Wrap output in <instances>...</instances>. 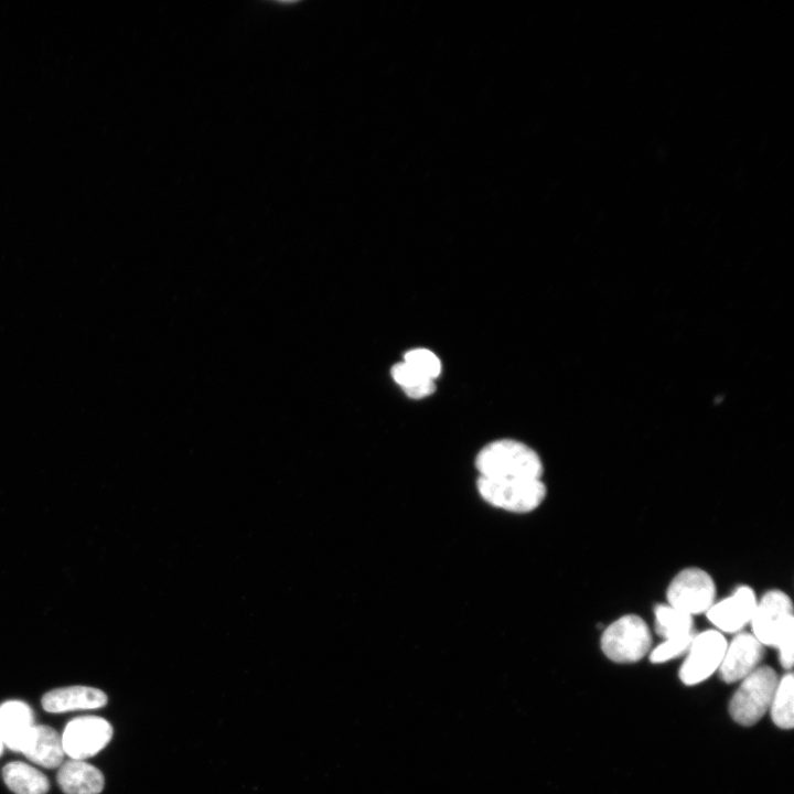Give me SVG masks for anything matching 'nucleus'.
Masks as SVG:
<instances>
[{
	"instance_id": "obj_12",
	"label": "nucleus",
	"mask_w": 794,
	"mask_h": 794,
	"mask_svg": "<svg viewBox=\"0 0 794 794\" xmlns=\"http://www.w3.org/2000/svg\"><path fill=\"white\" fill-rule=\"evenodd\" d=\"M42 707L47 712L58 713L71 710L96 709L107 704L106 694L95 687L68 686L55 688L42 697Z\"/></svg>"
},
{
	"instance_id": "obj_6",
	"label": "nucleus",
	"mask_w": 794,
	"mask_h": 794,
	"mask_svg": "<svg viewBox=\"0 0 794 794\" xmlns=\"http://www.w3.org/2000/svg\"><path fill=\"white\" fill-rule=\"evenodd\" d=\"M715 596L712 578L699 568L682 570L667 589L668 604L689 615L707 612L713 604Z\"/></svg>"
},
{
	"instance_id": "obj_1",
	"label": "nucleus",
	"mask_w": 794,
	"mask_h": 794,
	"mask_svg": "<svg viewBox=\"0 0 794 794\" xmlns=\"http://www.w3.org/2000/svg\"><path fill=\"white\" fill-rule=\"evenodd\" d=\"M480 476L489 479H540L543 463L538 454L526 444L496 440L485 446L476 457Z\"/></svg>"
},
{
	"instance_id": "obj_21",
	"label": "nucleus",
	"mask_w": 794,
	"mask_h": 794,
	"mask_svg": "<svg viewBox=\"0 0 794 794\" xmlns=\"http://www.w3.org/2000/svg\"><path fill=\"white\" fill-rule=\"evenodd\" d=\"M3 747H4V744H3V741H2V738L0 734V755L3 753Z\"/></svg>"
},
{
	"instance_id": "obj_13",
	"label": "nucleus",
	"mask_w": 794,
	"mask_h": 794,
	"mask_svg": "<svg viewBox=\"0 0 794 794\" xmlns=\"http://www.w3.org/2000/svg\"><path fill=\"white\" fill-rule=\"evenodd\" d=\"M57 783L65 794H99L105 785L103 773L83 760H67L61 764Z\"/></svg>"
},
{
	"instance_id": "obj_2",
	"label": "nucleus",
	"mask_w": 794,
	"mask_h": 794,
	"mask_svg": "<svg viewBox=\"0 0 794 794\" xmlns=\"http://www.w3.org/2000/svg\"><path fill=\"white\" fill-rule=\"evenodd\" d=\"M779 679L773 668L757 667L733 694L729 712L742 726L757 723L771 706Z\"/></svg>"
},
{
	"instance_id": "obj_8",
	"label": "nucleus",
	"mask_w": 794,
	"mask_h": 794,
	"mask_svg": "<svg viewBox=\"0 0 794 794\" xmlns=\"http://www.w3.org/2000/svg\"><path fill=\"white\" fill-rule=\"evenodd\" d=\"M112 727L104 718L83 716L71 720L62 734L64 752L74 760L97 754L110 741Z\"/></svg>"
},
{
	"instance_id": "obj_19",
	"label": "nucleus",
	"mask_w": 794,
	"mask_h": 794,
	"mask_svg": "<svg viewBox=\"0 0 794 794\" xmlns=\"http://www.w3.org/2000/svg\"><path fill=\"white\" fill-rule=\"evenodd\" d=\"M404 362L422 376L434 380L440 375L441 362L438 356L427 348H414L404 356Z\"/></svg>"
},
{
	"instance_id": "obj_10",
	"label": "nucleus",
	"mask_w": 794,
	"mask_h": 794,
	"mask_svg": "<svg viewBox=\"0 0 794 794\" xmlns=\"http://www.w3.org/2000/svg\"><path fill=\"white\" fill-rule=\"evenodd\" d=\"M757 603L753 590L742 586L732 596L713 603L707 616L720 631L734 633L751 622Z\"/></svg>"
},
{
	"instance_id": "obj_14",
	"label": "nucleus",
	"mask_w": 794,
	"mask_h": 794,
	"mask_svg": "<svg viewBox=\"0 0 794 794\" xmlns=\"http://www.w3.org/2000/svg\"><path fill=\"white\" fill-rule=\"evenodd\" d=\"M33 726V711L28 704L9 700L0 705V734L12 751L20 752Z\"/></svg>"
},
{
	"instance_id": "obj_4",
	"label": "nucleus",
	"mask_w": 794,
	"mask_h": 794,
	"mask_svg": "<svg viewBox=\"0 0 794 794\" xmlns=\"http://www.w3.org/2000/svg\"><path fill=\"white\" fill-rule=\"evenodd\" d=\"M652 644L647 624L637 615L629 614L610 624L602 634L603 653L616 663H633L644 657Z\"/></svg>"
},
{
	"instance_id": "obj_9",
	"label": "nucleus",
	"mask_w": 794,
	"mask_h": 794,
	"mask_svg": "<svg viewBox=\"0 0 794 794\" xmlns=\"http://www.w3.org/2000/svg\"><path fill=\"white\" fill-rule=\"evenodd\" d=\"M763 645L750 633H738L727 644L718 668L720 678L728 683L742 680L752 673L763 657Z\"/></svg>"
},
{
	"instance_id": "obj_3",
	"label": "nucleus",
	"mask_w": 794,
	"mask_h": 794,
	"mask_svg": "<svg viewBox=\"0 0 794 794\" xmlns=\"http://www.w3.org/2000/svg\"><path fill=\"white\" fill-rule=\"evenodd\" d=\"M478 490L493 506L516 513L535 509L546 496L540 479H489L480 476Z\"/></svg>"
},
{
	"instance_id": "obj_7",
	"label": "nucleus",
	"mask_w": 794,
	"mask_h": 794,
	"mask_svg": "<svg viewBox=\"0 0 794 794\" xmlns=\"http://www.w3.org/2000/svg\"><path fill=\"white\" fill-rule=\"evenodd\" d=\"M726 647V637L719 631L708 630L696 634L679 669L680 680L685 685H695L707 679L718 670Z\"/></svg>"
},
{
	"instance_id": "obj_16",
	"label": "nucleus",
	"mask_w": 794,
	"mask_h": 794,
	"mask_svg": "<svg viewBox=\"0 0 794 794\" xmlns=\"http://www.w3.org/2000/svg\"><path fill=\"white\" fill-rule=\"evenodd\" d=\"M793 699L794 677L787 673L779 680L770 706L773 722L782 729H792L794 726Z\"/></svg>"
},
{
	"instance_id": "obj_5",
	"label": "nucleus",
	"mask_w": 794,
	"mask_h": 794,
	"mask_svg": "<svg viewBox=\"0 0 794 794\" xmlns=\"http://www.w3.org/2000/svg\"><path fill=\"white\" fill-rule=\"evenodd\" d=\"M751 625L754 637L762 645L776 647L785 633L794 630L790 597L780 590L766 592L757 603Z\"/></svg>"
},
{
	"instance_id": "obj_18",
	"label": "nucleus",
	"mask_w": 794,
	"mask_h": 794,
	"mask_svg": "<svg viewBox=\"0 0 794 794\" xmlns=\"http://www.w3.org/2000/svg\"><path fill=\"white\" fill-rule=\"evenodd\" d=\"M391 376L410 398H423L436 388L434 380L422 376L404 361L393 366Z\"/></svg>"
},
{
	"instance_id": "obj_20",
	"label": "nucleus",
	"mask_w": 794,
	"mask_h": 794,
	"mask_svg": "<svg viewBox=\"0 0 794 794\" xmlns=\"http://www.w3.org/2000/svg\"><path fill=\"white\" fill-rule=\"evenodd\" d=\"M696 633L693 632L683 636L665 640L652 651L650 659L653 663H663L686 653Z\"/></svg>"
},
{
	"instance_id": "obj_15",
	"label": "nucleus",
	"mask_w": 794,
	"mask_h": 794,
	"mask_svg": "<svg viewBox=\"0 0 794 794\" xmlns=\"http://www.w3.org/2000/svg\"><path fill=\"white\" fill-rule=\"evenodd\" d=\"M2 777L6 785L15 794H46L50 788L45 774L21 761L6 764L2 769Z\"/></svg>"
},
{
	"instance_id": "obj_17",
	"label": "nucleus",
	"mask_w": 794,
	"mask_h": 794,
	"mask_svg": "<svg viewBox=\"0 0 794 794\" xmlns=\"http://www.w3.org/2000/svg\"><path fill=\"white\" fill-rule=\"evenodd\" d=\"M656 632L664 640L693 633L691 615L677 610L669 604H659L655 608Z\"/></svg>"
},
{
	"instance_id": "obj_11",
	"label": "nucleus",
	"mask_w": 794,
	"mask_h": 794,
	"mask_svg": "<svg viewBox=\"0 0 794 794\" xmlns=\"http://www.w3.org/2000/svg\"><path fill=\"white\" fill-rule=\"evenodd\" d=\"M20 752L30 761L47 769L61 766L65 753L62 737L55 729L45 725L32 727Z\"/></svg>"
}]
</instances>
